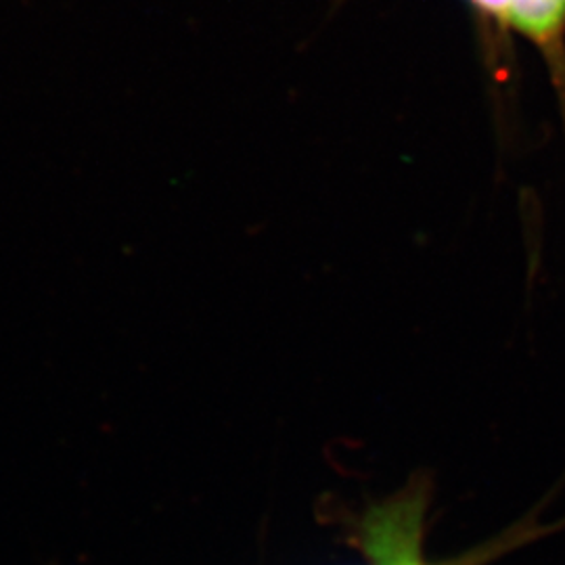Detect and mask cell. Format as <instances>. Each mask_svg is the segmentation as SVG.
Listing matches in <instances>:
<instances>
[{
  "mask_svg": "<svg viewBox=\"0 0 565 565\" xmlns=\"http://www.w3.org/2000/svg\"><path fill=\"white\" fill-rule=\"evenodd\" d=\"M425 492L408 488L375 505L361 522V541L373 565H425Z\"/></svg>",
  "mask_w": 565,
  "mask_h": 565,
  "instance_id": "cell-1",
  "label": "cell"
},
{
  "mask_svg": "<svg viewBox=\"0 0 565 565\" xmlns=\"http://www.w3.org/2000/svg\"><path fill=\"white\" fill-rule=\"evenodd\" d=\"M507 21L534 41H548L564 25L565 0H511Z\"/></svg>",
  "mask_w": 565,
  "mask_h": 565,
  "instance_id": "cell-2",
  "label": "cell"
},
{
  "mask_svg": "<svg viewBox=\"0 0 565 565\" xmlns=\"http://www.w3.org/2000/svg\"><path fill=\"white\" fill-rule=\"evenodd\" d=\"M473 4H478L480 9H484L492 15H499L507 20V13H509V7H511V0H471Z\"/></svg>",
  "mask_w": 565,
  "mask_h": 565,
  "instance_id": "cell-3",
  "label": "cell"
}]
</instances>
